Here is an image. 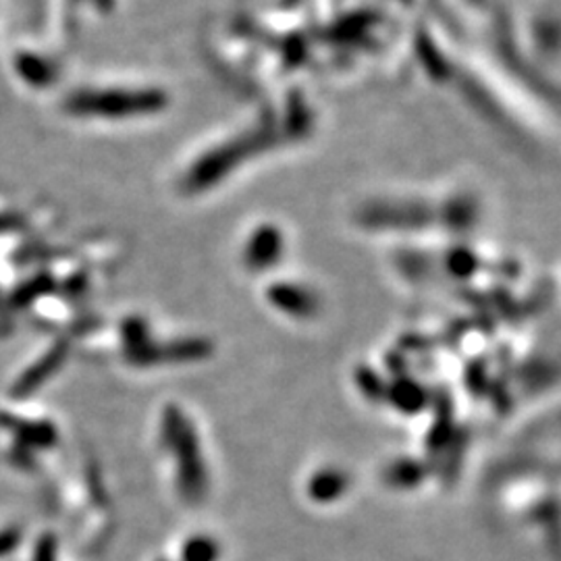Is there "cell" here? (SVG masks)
Instances as JSON below:
<instances>
[{
  "mask_svg": "<svg viewBox=\"0 0 561 561\" xmlns=\"http://www.w3.org/2000/svg\"><path fill=\"white\" fill-rule=\"evenodd\" d=\"M350 489V479L340 468H319L306 484L308 497L312 502H337Z\"/></svg>",
  "mask_w": 561,
  "mask_h": 561,
  "instance_id": "1",
  "label": "cell"
},
{
  "mask_svg": "<svg viewBox=\"0 0 561 561\" xmlns=\"http://www.w3.org/2000/svg\"><path fill=\"white\" fill-rule=\"evenodd\" d=\"M221 547L219 542L206 535H194L181 547V561H219Z\"/></svg>",
  "mask_w": 561,
  "mask_h": 561,
  "instance_id": "2",
  "label": "cell"
}]
</instances>
